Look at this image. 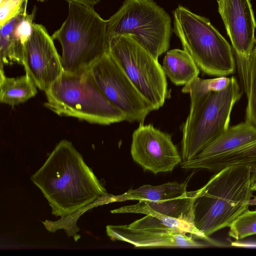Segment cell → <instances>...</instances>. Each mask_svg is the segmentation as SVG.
Returning <instances> with one entry per match:
<instances>
[{"instance_id": "ba28073f", "label": "cell", "mask_w": 256, "mask_h": 256, "mask_svg": "<svg viewBox=\"0 0 256 256\" xmlns=\"http://www.w3.org/2000/svg\"><path fill=\"white\" fill-rule=\"evenodd\" d=\"M108 53L154 110L162 107L168 94V84L158 60L130 34L112 38Z\"/></svg>"}, {"instance_id": "e0dca14e", "label": "cell", "mask_w": 256, "mask_h": 256, "mask_svg": "<svg viewBox=\"0 0 256 256\" xmlns=\"http://www.w3.org/2000/svg\"><path fill=\"white\" fill-rule=\"evenodd\" d=\"M256 140V129L246 122L229 126L196 158H206L236 149Z\"/></svg>"}, {"instance_id": "8992f818", "label": "cell", "mask_w": 256, "mask_h": 256, "mask_svg": "<svg viewBox=\"0 0 256 256\" xmlns=\"http://www.w3.org/2000/svg\"><path fill=\"white\" fill-rule=\"evenodd\" d=\"M172 14L173 30L199 69L216 76L234 73L236 62L232 47L209 19L181 5Z\"/></svg>"}, {"instance_id": "7a4b0ae2", "label": "cell", "mask_w": 256, "mask_h": 256, "mask_svg": "<svg viewBox=\"0 0 256 256\" xmlns=\"http://www.w3.org/2000/svg\"><path fill=\"white\" fill-rule=\"evenodd\" d=\"M252 186V169L246 165H232L215 172L194 200V226L208 237L230 227L248 209Z\"/></svg>"}, {"instance_id": "ac0fdd59", "label": "cell", "mask_w": 256, "mask_h": 256, "mask_svg": "<svg viewBox=\"0 0 256 256\" xmlns=\"http://www.w3.org/2000/svg\"><path fill=\"white\" fill-rule=\"evenodd\" d=\"M162 68L166 75L176 85H186L198 76L200 69L184 50L172 49L166 52Z\"/></svg>"}, {"instance_id": "30bf717a", "label": "cell", "mask_w": 256, "mask_h": 256, "mask_svg": "<svg viewBox=\"0 0 256 256\" xmlns=\"http://www.w3.org/2000/svg\"><path fill=\"white\" fill-rule=\"evenodd\" d=\"M133 160L154 174L172 172L182 162L171 136L152 124L140 123L134 132L130 147Z\"/></svg>"}, {"instance_id": "cb8c5ba5", "label": "cell", "mask_w": 256, "mask_h": 256, "mask_svg": "<svg viewBox=\"0 0 256 256\" xmlns=\"http://www.w3.org/2000/svg\"><path fill=\"white\" fill-rule=\"evenodd\" d=\"M0 26L15 16L28 0H0Z\"/></svg>"}, {"instance_id": "5bb4252c", "label": "cell", "mask_w": 256, "mask_h": 256, "mask_svg": "<svg viewBox=\"0 0 256 256\" xmlns=\"http://www.w3.org/2000/svg\"><path fill=\"white\" fill-rule=\"evenodd\" d=\"M198 192L199 189L186 192L180 196L160 201H138L136 204L124 206L110 212L150 214L178 219L193 224L192 206Z\"/></svg>"}, {"instance_id": "4316f807", "label": "cell", "mask_w": 256, "mask_h": 256, "mask_svg": "<svg viewBox=\"0 0 256 256\" xmlns=\"http://www.w3.org/2000/svg\"><path fill=\"white\" fill-rule=\"evenodd\" d=\"M38 0V1H39V0H40V1H42V0Z\"/></svg>"}, {"instance_id": "603a6c76", "label": "cell", "mask_w": 256, "mask_h": 256, "mask_svg": "<svg viewBox=\"0 0 256 256\" xmlns=\"http://www.w3.org/2000/svg\"><path fill=\"white\" fill-rule=\"evenodd\" d=\"M230 80V78L224 76L211 79H202L198 76L184 85L182 92L188 94L192 90L204 92L220 91L228 86Z\"/></svg>"}, {"instance_id": "d4e9b609", "label": "cell", "mask_w": 256, "mask_h": 256, "mask_svg": "<svg viewBox=\"0 0 256 256\" xmlns=\"http://www.w3.org/2000/svg\"><path fill=\"white\" fill-rule=\"evenodd\" d=\"M68 2H74L87 6L94 8V6L98 4L100 0H66Z\"/></svg>"}, {"instance_id": "44dd1931", "label": "cell", "mask_w": 256, "mask_h": 256, "mask_svg": "<svg viewBox=\"0 0 256 256\" xmlns=\"http://www.w3.org/2000/svg\"><path fill=\"white\" fill-rule=\"evenodd\" d=\"M242 62V68L247 104L245 112V122L256 129V46L248 60Z\"/></svg>"}, {"instance_id": "7c38bea8", "label": "cell", "mask_w": 256, "mask_h": 256, "mask_svg": "<svg viewBox=\"0 0 256 256\" xmlns=\"http://www.w3.org/2000/svg\"><path fill=\"white\" fill-rule=\"evenodd\" d=\"M218 10L238 60H248L254 49L256 22L250 0H217Z\"/></svg>"}, {"instance_id": "52a82bcc", "label": "cell", "mask_w": 256, "mask_h": 256, "mask_svg": "<svg viewBox=\"0 0 256 256\" xmlns=\"http://www.w3.org/2000/svg\"><path fill=\"white\" fill-rule=\"evenodd\" d=\"M171 18L154 0H124L107 20L108 42L115 36L130 34L156 59L168 49Z\"/></svg>"}, {"instance_id": "277c9868", "label": "cell", "mask_w": 256, "mask_h": 256, "mask_svg": "<svg viewBox=\"0 0 256 256\" xmlns=\"http://www.w3.org/2000/svg\"><path fill=\"white\" fill-rule=\"evenodd\" d=\"M45 94L44 106L60 116L102 125L126 120L125 114L104 96L88 70L63 72Z\"/></svg>"}, {"instance_id": "9c48e42d", "label": "cell", "mask_w": 256, "mask_h": 256, "mask_svg": "<svg viewBox=\"0 0 256 256\" xmlns=\"http://www.w3.org/2000/svg\"><path fill=\"white\" fill-rule=\"evenodd\" d=\"M88 70L104 96L125 114L126 121L143 123L154 110L108 52Z\"/></svg>"}, {"instance_id": "7402d4cb", "label": "cell", "mask_w": 256, "mask_h": 256, "mask_svg": "<svg viewBox=\"0 0 256 256\" xmlns=\"http://www.w3.org/2000/svg\"><path fill=\"white\" fill-rule=\"evenodd\" d=\"M229 236L240 240L256 234V208L248 209L239 216L230 226Z\"/></svg>"}, {"instance_id": "2e32d148", "label": "cell", "mask_w": 256, "mask_h": 256, "mask_svg": "<svg viewBox=\"0 0 256 256\" xmlns=\"http://www.w3.org/2000/svg\"><path fill=\"white\" fill-rule=\"evenodd\" d=\"M186 182H168L152 186L144 184L136 189H130L124 194L112 195L106 194L98 199L100 205L126 200L156 202L180 196L186 191Z\"/></svg>"}, {"instance_id": "3957f363", "label": "cell", "mask_w": 256, "mask_h": 256, "mask_svg": "<svg viewBox=\"0 0 256 256\" xmlns=\"http://www.w3.org/2000/svg\"><path fill=\"white\" fill-rule=\"evenodd\" d=\"M190 110L182 127V162L195 158L229 127L232 110L242 96L234 76L220 91L192 90Z\"/></svg>"}, {"instance_id": "484cf974", "label": "cell", "mask_w": 256, "mask_h": 256, "mask_svg": "<svg viewBox=\"0 0 256 256\" xmlns=\"http://www.w3.org/2000/svg\"><path fill=\"white\" fill-rule=\"evenodd\" d=\"M256 206V196L254 197L250 202V206Z\"/></svg>"}, {"instance_id": "8fae6325", "label": "cell", "mask_w": 256, "mask_h": 256, "mask_svg": "<svg viewBox=\"0 0 256 256\" xmlns=\"http://www.w3.org/2000/svg\"><path fill=\"white\" fill-rule=\"evenodd\" d=\"M22 65L26 74L44 92L64 72L54 40L42 24H32V33L24 46Z\"/></svg>"}, {"instance_id": "4fadbf2b", "label": "cell", "mask_w": 256, "mask_h": 256, "mask_svg": "<svg viewBox=\"0 0 256 256\" xmlns=\"http://www.w3.org/2000/svg\"><path fill=\"white\" fill-rule=\"evenodd\" d=\"M108 236L112 240L126 242L135 248H204V243L172 228L152 227L136 228L128 224L108 225Z\"/></svg>"}, {"instance_id": "9a60e30c", "label": "cell", "mask_w": 256, "mask_h": 256, "mask_svg": "<svg viewBox=\"0 0 256 256\" xmlns=\"http://www.w3.org/2000/svg\"><path fill=\"white\" fill-rule=\"evenodd\" d=\"M235 164L246 165L251 168L252 188L254 192L256 191V140L224 153L206 158H196L180 163L182 168L186 170L204 169L214 173Z\"/></svg>"}, {"instance_id": "6da1fadb", "label": "cell", "mask_w": 256, "mask_h": 256, "mask_svg": "<svg viewBox=\"0 0 256 256\" xmlns=\"http://www.w3.org/2000/svg\"><path fill=\"white\" fill-rule=\"evenodd\" d=\"M52 214L66 218L93 204L106 194L104 186L72 142L62 140L32 176Z\"/></svg>"}, {"instance_id": "ffe728a7", "label": "cell", "mask_w": 256, "mask_h": 256, "mask_svg": "<svg viewBox=\"0 0 256 256\" xmlns=\"http://www.w3.org/2000/svg\"><path fill=\"white\" fill-rule=\"evenodd\" d=\"M16 15L0 26V70L6 64H18L22 65L24 44L16 40L12 30Z\"/></svg>"}, {"instance_id": "5b68a950", "label": "cell", "mask_w": 256, "mask_h": 256, "mask_svg": "<svg viewBox=\"0 0 256 256\" xmlns=\"http://www.w3.org/2000/svg\"><path fill=\"white\" fill-rule=\"evenodd\" d=\"M68 2V16L52 37L62 46L64 72H74L88 70L108 52L107 20L94 8Z\"/></svg>"}, {"instance_id": "d6986e66", "label": "cell", "mask_w": 256, "mask_h": 256, "mask_svg": "<svg viewBox=\"0 0 256 256\" xmlns=\"http://www.w3.org/2000/svg\"><path fill=\"white\" fill-rule=\"evenodd\" d=\"M36 86L27 74L16 77L6 76L0 70V102L14 106L34 96Z\"/></svg>"}]
</instances>
